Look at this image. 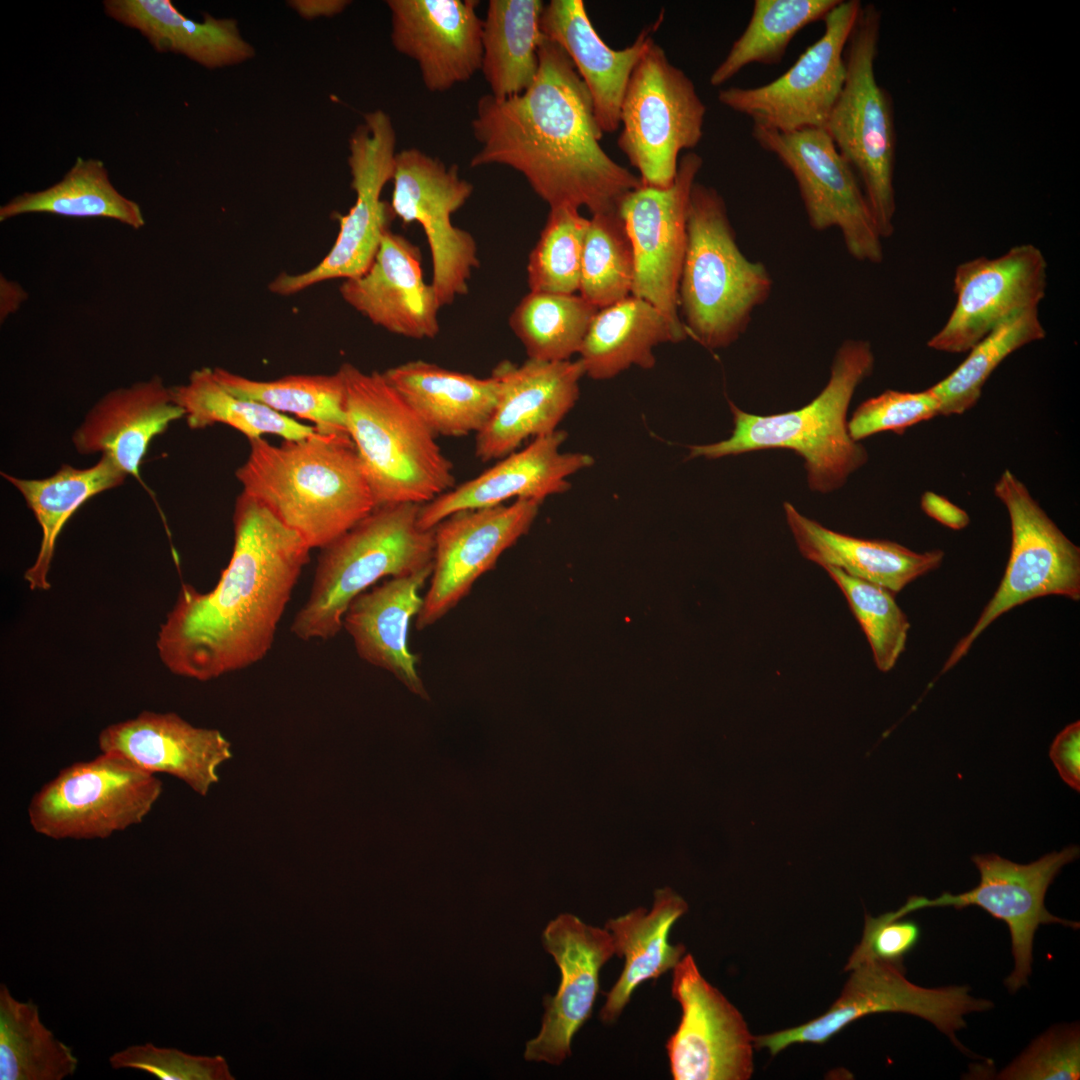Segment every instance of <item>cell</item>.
<instances>
[{"label":"cell","mask_w":1080,"mask_h":1080,"mask_svg":"<svg viewBox=\"0 0 1080 1080\" xmlns=\"http://www.w3.org/2000/svg\"><path fill=\"white\" fill-rule=\"evenodd\" d=\"M100 752L118 754L150 773H166L206 796L231 759V743L217 729L196 727L173 712L143 711L98 736Z\"/></svg>","instance_id":"26"},{"label":"cell","mask_w":1080,"mask_h":1080,"mask_svg":"<svg viewBox=\"0 0 1080 1080\" xmlns=\"http://www.w3.org/2000/svg\"><path fill=\"white\" fill-rule=\"evenodd\" d=\"M634 251L619 210L592 215L587 227L579 294L598 309L632 294Z\"/></svg>","instance_id":"45"},{"label":"cell","mask_w":1080,"mask_h":1080,"mask_svg":"<svg viewBox=\"0 0 1080 1080\" xmlns=\"http://www.w3.org/2000/svg\"><path fill=\"white\" fill-rule=\"evenodd\" d=\"M391 41L430 92L470 80L482 63L483 20L473 0H388Z\"/></svg>","instance_id":"24"},{"label":"cell","mask_w":1080,"mask_h":1080,"mask_svg":"<svg viewBox=\"0 0 1080 1080\" xmlns=\"http://www.w3.org/2000/svg\"><path fill=\"white\" fill-rule=\"evenodd\" d=\"M1046 336L1038 307L1015 313L1000 323L968 352L947 377L930 387L940 404V415H961L973 408L994 370L1016 350Z\"/></svg>","instance_id":"44"},{"label":"cell","mask_w":1080,"mask_h":1080,"mask_svg":"<svg viewBox=\"0 0 1080 1080\" xmlns=\"http://www.w3.org/2000/svg\"><path fill=\"white\" fill-rule=\"evenodd\" d=\"M28 213L110 218L136 230L145 224L139 204L113 186L104 163L82 157L77 158L56 184L44 190L25 192L3 204L0 221Z\"/></svg>","instance_id":"38"},{"label":"cell","mask_w":1080,"mask_h":1080,"mask_svg":"<svg viewBox=\"0 0 1080 1080\" xmlns=\"http://www.w3.org/2000/svg\"><path fill=\"white\" fill-rule=\"evenodd\" d=\"M540 0H490L483 20L481 72L490 95L506 99L527 90L539 69L544 39Z\"/></svg>","instance_id":"37"},{"label":"cell","mask_w":1080,"mask_h":1080,"mask_svg":"<svg viewBox=\"0 0 1080 1080\" xmlns=\"http://www.w3.org/2000/svg\"><path fill=\"white\" fill-rule=\"evenodd\" d=\"M567 433L556 430L500 459L485 470L421 506L418 525L434 529L448 516L463 510L504 504L509 499L540 504L551 495L570 489L568 478L593 465L589 454L560 451Z\"/></svg>","instance_id":"25"},{"label":"cell","mask_w":1080,"mask_h":1080,"mask_svg":"<svg viewBox=\"0 0 1080 1080\" xmlns=\"http://www.w3.org/2000/svg\"><path fill=\"white\" fill-rule=\"evenodd\" d=\"M392 181L393 215L404 224L421 225L431 254V284L441 308L450 305L468 293L472 272L480 265L474 237L451 220L474 187L456 164L447 166L418 148L396 153Z\"/></svg>","instance_id":"16"},{"label":"cell","mask_w":1080,"mask_h":1080,"mask_svg":"<svg viewBox=\"0 0 1080 1080\" xmlns=\"http://www.w3.org/2000/svg\"><path fill=\"white\" fill-rule=\"evenodd\" d=\"M752 136L793 175L812 229L837 228L855 260L883 261V239L858 177L823 128L781 133L753 126Z\"/></svg>","instance_id":"14"},{"label":"cell","mask_w":1080,"mask_h":1080,"mask_svg":"<svg viewBox=\"0 0 1080 1080\" xmlns=\"http://www.w3.org/2000/svg\"><path fill=\"white\" fill-rule=\"evenodd\" d=\"M880 29L881 12L862 4L844 51V85L823 129L858 177L886 239L895 230L896 131L891 96L875 73Z\"/></svg>","instance_id":"8"},{"label":"cell","mask_w":1080,"mask_h":1080,"mask_svg":"<svg viewBox=\"0 0 1080 1080\" xmlns=\"http://www.w3.org/2000/svg\"><path fill=\"white\" fill-rule=\"evenodd\" d=\"M589 219L570 206L550 208L527 263L530 292L575 294L579 291L584 240Z\"/></svg>","instance_id":"46"},{"label":"cell","mask_w":1080,"mask_h":1080,"mask_svg":"<svg viewBox=\"0 0 1080 1080\" xmlns=\"http://www.w3.org/2000/svg\"><path fill=\"white\" fill-rule=\"evenodd\" d=\"M1080 1075V1035L1076 1025L1052 1028L1035 1039L998 1074L1004 1080H1073Z\"/></svg>","instance_id":"49"},{"label":"cell","mask_w":1080,"mask_h":1080,"mask_svg":"<svg viewBox=\"0 0 1080 1080\" xmlns=\"http://www.w3.org/2000/svg\"><path fill=\"white\" fill-rule=\"evenodd\" d=\"M234 545L216 586L183 584L157 636L175 675L209 681L261 661L312 550L257 500H236Z\"/></svg>","instance_id":"2"},{"label":"cell","mask_w":1080,"mask_h":1080,"mask_svg":"<svg viewBox=\"0 0 1080 1080\" xmlns=\"http://www.w3.org/2000/svg\"><path fill=\"white\" fill-rule=\"evenodd\" d=\"M491 375L499 382L498 402L475 436V455L483 462L501 459L527 439L556 431L579 398L585 372L579 359H527L521 365L504 360Z\"/></svg>","instance_id":"23"},{"label":"cell","mask_w":1080,"mask_h":1080,"mask_svg":"<svg viewBox=\"0 0 1080 1080\" xmlns=\"http://www.w3.org/2000/svg\"><path fill=\"white\" fill-rule=\"evenodd\" d=\"M680 342L667 318L648 301L630 295L595 314L579 351L585 375L611 379L631 366L654 367L653 350Z\"/></svg>","instance_id":"35"},{"label":"cell","mask_w":1080,"mask_h":1080,"mask_svg":"<svg viewBox=\"0 0 1080 1080\" xmlns=\"http://www.w3.org/2000/svg\"><path fill=\"white\" fill-rule=\"evenodd\" d=\"M296 12L305 19L341 13L350 3L346 0H294L289 2Z\"/></svg>","instance_id":"54"},{"label":"cell","mask_w":1080,"mask_h":1080,"mask_svg":"<svg viewBox=\"0 0 1080 1080\" xmlns=\"http://www.w3.org/2000/svg\"><path fill=\"white\" fill-rule=\"evenodd\" d=\"M2 476L22 494L41 527L39 552L24 578L32 590H47L56 540L66 522L84 502L120 486L128 475L111 458L101 455L91 467L63 464L43 479H23L6 473Z\"/></svg>","instance_id":"36"},{"label":"cell","mask_w":1080,"mask_h":1080,"mask_svg":"<svg viewBox=\"0 0 1080 1080\" xmlns=\"http://www.w3.org/2000/svg\"><path fill=\"white\" fill-rule=\"evenodd\" d=\"M28 294L23 287L15 281L1 275L0 278V320L5 321L15 313L27 300Z\"/></svg>","instance_id":"55"},{"label":"cell","mask_w":1080,"mask_h":1080,"mask_svg":"<svg viewBox=\"0 0 1080 1080\" xmlns=\"http://www.w3.org/2000/svg\"><path fill=\"white\" fill-rule=\"evenodd\" d=\"M703 165L689 152L678 164L673 184L665 189L641 185L628 193L619 213L635 259L632 294L656 307L669 321L680 342L688 335L679 312L678 288L687 241V210L691 189Z\"/></svg>","instance_id":"18"},{"label":"cell","mask_w":1080,"mask_h":1080,"mask_svg":"<svg viewBox=\"0 0 1080 1080\" xmlns=\"http://www.w3.org/2000/svg\"><path fill=\"white\" fill-rule=\"evenodd\" d=\"M840 0H755L749 22L710 76L721 86L744 67L778 64L791 40L807 25L823 20Z\"/></svg>","instance_id":"42"},{"label":"cell","mask_w":1080,"mask_h":1080,"mask_svg":"<svg viewBox=\"0 0 1080 1080\" xmlns=\"http://www.w3.org/2000/svg\"><path fill=\"white\" fill-rule=\"evenodd\" d=\"M162 790L155 774L101 752L63 768L43 785L29 803V823L55 840L104 839L141 823Z\"/></svg>","instance_id":"10"},{"label":"cell","mask_w":1080,"mask_h":1080,"mask_svg":"<svg viewBox=\"0 0 1080 1080\" xmlns=\"http://www.w3.org/2000/svg\"><path fill=\"white\" fill-rule=\"evenodd\" d=\"M471 127L479 149L470 166L514 169L550 208L613 212L642 185L604 151L585 84L563 49L545 37L532 85L506 99L481 96Z\"/></svg>","instance_id":"1"},{"label":"cell","mask_w":1080,"mask_h":1080,"mask_svg":"<svg viewBox=\"0 0 1080 1080\" xmlns=\"http://www.w3.org/2000/svg\"><path fill=\"white\" fill-rule=\"evenodd\" d=\"M688 910L686 902L669 888L655 892L652 909L639 907L605 927L611 934L615 955L624 958V968L611 990L599 1017L612 1023L620 1016L634 991L645 981L658 979L673 970L685 953L683 944L669 943L674 923Z\"/></svg>","instance_id":"33"},{"label":"cell","mask_w":1080,"mask_h":1080,"mask_svg":"<svg viewBox=\"0 0 1080 1080\" xmlns=\"http://www.w3.org/2000/svg\"><path fill=\"white\" fill-rule=\"evenodd\" d=\"M874 366L871 343L847 339L835 352L827 384L811 402L784 413L757 415L729 401L734 423L730 437L689 446L688 457L717 459L788 449L803 459L812 491L837 490L868 460L864 446L849 435L847 412L856 389L872 375Z\"/></svg>","instance_id":"4"},{"label":"cell","mask_w":1080,"mask_h":1080,"mask_svg":"<svg viewBox=\"0 0 1080 1080\" xmlns=\"http://www.w3.org/2000/svg\"><path fill=\"white\" fill-rule=\"evenodd\" d=\"M383 375L436 436L477 434L499 398L493 375L479 378L424 360L391 367Z\"/></svg>","instance_id":"32"},{"label":"cell","mask_w":1080,"mask_h":1080,"mask_svg":"<svg viewBox=\"0 0 1080 1080\" xmlns=\"http://www.w3.org/2000/svg\"><path fill=\"white\" fill-rule=\"evenodd\" d=\"M921 507L928 516L953 530H961L970 522L966 511L934 492L922 495Z\"/></svg>","instance_id":"53"},{"label":"cell","mask_w":1080,"mask_h":1080,"mask_svg":"<svg viewBox=\"0 0 1080 1080\" xmlns=\"http://www.w3.org/2000/svg\"><path fill=\"white\" fill-rule=\"evenodd\" d=\"M1048 265L1033 244H1021L995 257L959 264L954 274L955 306L929 348L968 352L1015 313L1038 307L1045 297Z\"/></svg>","instance_id":"21"},{"label":"cell","mask_w":1080,"mask_h":1080,"mask_svg":"<svg viewBox=\"0 0 1080 1080\" xmlns=\"http://www.w3.org/2000/svg\"><path fill=\"white\" fill-rule=\"evenodd\" d=\"M184 417L171 388L158 375L105 394L87 413L72 441L83 455L108 456L141 483L140 466L151 441Z\"/></svg>","instance_id":"29"},{"label":"cell","mask_w":1080,"mask_h":1080,"mask_svg":"<svg viewBox=\"0 0 1080 1080\" xmlns=\"http://www.w3.org/2000/svg\"><path fill=\"white\" fill-rule=\"evenodd\" d=\"M395 145L396 132L390 116L382 110L365 114L364 122L349 139L348 166L355 203L339 217V232L332 248L309 270L279 274L269 283L270 292L290 296L324 281L352 279L368 270L393 215L381 194L394 176Z\"/></svg>","instance_id":"13"},{"label":"cell","mask_w":1080,"mask_h":1080,"mask_svg":"<svg viewBox=\"0 0 1080 1080\" xmlns=\"http://www.w3.org/2000/svg\"><path fill=\"white\" fill-rule=\"evenodd\" d=\"M421 506H378L321 549L309 596L291 624L298 639L334 638L358 595L384 577L404 576L432 565L434 529L419 527Z\"/></svg>","instance_id":"7"},{"label":"cell","mask_w":1080,"mask_h":1080,"mask_svg":"<svg viewBox=\"0 0 1080 1080\" xmlns=\"http://www.w3.org/2000/svg\"><path fill=\"white\" fill-rule=\"evenodd\" d=\"M431 571L432 565L366 590L351 602L343 618L358 656L393 674L424 699L428 694L417 670L418 657L408 645V633L411 619L421 609L420 590Z\"/></svg>","instance_id":"30"},{"label":"cell","mask_w":1080,"mask_h":1080,"mask_svg":"<svg viewBox=\"0 0 1080 1080\" xmlns=\"http://www.w3.org/2000/svg\"><path fill=\"white\" fill-rule=\"evenodd\" d=\"M861 7L858 0H840L823 18L821 37L785 73L761 86L722 89L718 101L764 129L823 128L844 85V51Z\"/></svg>","instance_id":"15"},{"label":"cell","mask_w":1080,"mask_h":1080,"mask_svg":"<svg viewBox=\"0 0 1080 1080\" xmlns=\"http://www.w3.org/2000/svg\"><path fill=\"white\" fill-rule=\"evenodd\" d=\"M78 1060L41 1021L38 1006L15 999L0 985V1079L62 1080Z\"/></svg>","instance_id":"40"},{"label":"cell","mask_w":1080,"mask_h":1080,"mask_svg":"<svg viewBox=\"0 0 1080 1080\" xmlns=\"http://www.w3.org/2000/svg\"><path fill=\"white\" fill-rule=\"evenodd\" d=\"M1078 856L1079 848L1075 845L1060 852L1048 853L1029 864H1018L997 854L974 855L972 861L980 873L976 887L956 895L944 892L934 899L912 896L897 911L883 916L900 919L913 911L931 907L952 906L961 909L978 906L984 909L1009 927L1015 966L1006 978L1005 985L1014 993L1028 983L1033 940L1038 927L1042 924H1060L1079 928L1078 922L1052 915L1044 904L1046 891L1056 875Z\"/></svg>","instance_id":"17"},{"label":"cell","mask_w":1080,"mask_h":1080,"mask_svg":"<svg viewBox=\"0 0 1080 1080\" xmlns=\"http://www.w3.org/2000/svg\"><path fill=\"white\" fill-rule=\"evenodd\" d=\"M342 299L371 323L411 339H432L440 332L441 306L427 283L417 245L388 230L368 270L343 280Z\"/></svg>","instance_id":"27"},{"label":"cell","mask_w":1080,"mask_h":1080,"mask_svg":"<svg viewBox=\"0 0 1080 1080\" xmlns=\"http://www.w3.org/2000/svg\"><path fill=\"white\" fill-rule=\"evenodd\" d=\"M106 14L138 30L158 52H173L215 69L247 61L255 54L231 18L208 13L198 22L186 18L170 0H105Z\"/></svg>","instance_id":"34"},{"label":"cell","mask_w":1080,"mask_h":1080,"mask_svg":"<svg viewBox=\"0 0 1080 1080\" xmlns=\"http://www.w3.org/2000/svg\"><path fill=\"white\" fill-rule=\"evenodd\" d=\"M940 415V404L930 388L919 392L886 390L863 401L848 421L856 441L881 432L902 434L907 428Z\"/></svg>","instance_id":"48"},{"label":"cell","mask_w":1080,"mask_h":1080,"mask_svg":"<svg viewBox=\"0 0 1080 1080\" xmlns=\"http://www.w3.org/2000/svg\"><path fill=\"white\" fill-rule=\"evenodd\" d=\"M671 995L682 1014L666 1050L674 1080H748L753 1036L737 1008L700 973L691 954L673 969Z\"/></svg>","instance_id":"19"},{"label":"cell","mask_w":1080,"mask_h":1080,"mask_svg":"<svg viewBox=\"0 0 1080 1080\" xmlns=\"http://www.w3.org/2000/svg\"><path fill=\"white\" fill-rule=\"evenodd\" d=\"M542 944L559 967L561 981L557 993L543 999L541 1029L526 1043L524 1058L560 1065L571 1054L573 1037L592 1014L600 971L615 950L606 928L568 913L547 924Z\"/></svg>","instance_id":"22"},{"label":"cell","mask_w":1080,"mask_h":1080,"mask_svg":"<svg viewBox=\"0 0 1080 1080\" xmlns=\"http://www.w3.org/2000/svg\"><path fill=\"white\" fill-rule=\"evenodd\" d=\"M338 370L345 384L347 431L376 507L423 505L455 487L453 464L436 435L383 373L350 363Z\"/></svg>","instance_id":"6"},{"label":"cell","mask_w":1080,"mask_h":1080,"mask_svg":"<svg viewBox=\"0 0 1080 1080\" xmlns=\"http://www.w3.org/2000/svg\"><path fill=\"white\" fill-rule=\"evenodd\" d=\"M236 470L243 493L257 500L311 548L327 546L376 504L348 434L316 432L273 445L249 440Z\"/></svg>","instance_id":"3"},{"label":"cell","mask_w":1080,"mask_h":1080,"mask_svg":"<svg viewBox=\"0 0 1080 1080\" xmlns=\"http://www.w3.org/2000/svg\"><path fill=\"white\" fill-rule=\"evenodd\" d=\"M1079 735L1080 723L1076 721L1063 729L1050 748V758L1061 778L1079 791Z\"/></svg>","instance_id":"52"},{"label":"cell","mask_w":1080,"mask_h":1080,"mask_svg":"<svg viewBox=\"0 0 1080 1080\" xmlns=\"http://www.w3.org/2000/svg\"><path fill=\"white\" fill-rule=\"evenodd\" d=\"M171 393L192 429L221 423L241 432L248 440L265 434L300 440L317 432L314 426L231 393L219 383L210 367L194 370L187 383L171 388Z\"/></svg>","instance_id":"39"},{"label":"cell","mask_w":1080,"mask_h":1080,"mask_svg":"<svg viewBox=\"0 0 1080 1080\" xmlns=\"http://www.w3.org/2000/svg\"><path fill=\"white\" fill-rule=\"evenodd\" d=\"M213 374L239 397L310 421L320 433L348 434L345 384L339 370L333 374H295L274 380L251 379L221 367L213 368Z\"/></svg>","instance_id":"41"},{"label":"cell","mask_w":1080,"mask_h":1080,"mask_svg":"<svg viewBox=\"0 0 1080 1080\" xmlns=\"http://www.w3.org/2000/svg\"><path fill=\"white\" fill-rule=\"evenodd\" d=\"M540 28L572 61L591 97L602 133L618 130L630 75L654 40L651 28L643 29L628 47L612 49L596 32L582 0H551L544 5Z\"/></svg>","instance_id":"28"},{"label":"cell","mask_w":1080,"mask_h":1080,"mask_svg":"<svg viewBox=\"0 0 1080 1080\" xmlns=\"http://www.w3.org/2000/svg\"><path fill=\"white\" fill-rule=\"evenodd\" d=\"M113 1069H136L160 1080H233L222 1056H196L152 1043L131 1045L109 1057Z\"/></svg>","instance_id":"50"},{"label":"cell","mask_w":1080,"mask_h":1080,"mask_svg":"<svg viewBox=\"0 0 1080 1080\" xmlns=\"http://www.w3.org/2000/svg\"><path fill=\"white\" fill-rule=\"evenodd\" d=\"M994 494L1009 515V560L994 596L974 627L955 646L941 673L951 669L976 638L1012 608L1047 595L1080 599V548L1058 528L1012 471L1001 473Z\"/></svg>","instance_id":"11"},{"label":"cell","mask_w":1080,"mask_h":1080,"mask_svg":"<svg viewBox=\"0 0 1080 1080\" xmlns=\"http://www.w3.org/2000/svg\"><path fill=\"white\" fill-rule=\"evenodd\" d=\"M598 310L577 293L529 291L512 311L509 326L528 359L566 361L579 353Z\"/></svg>","instance_id":"43"},{"label":"cell","mask_w":1080,"mask_h":1080,"mask_svg":"<svg viewBox=\"0 0 1080 1080\" xmlns=\"http://www.w3.org/2000/svg\"><path fill=\"white\" fill-rule=\"evenodd\" d=\"M844 594L870 644L875 665L890 671L905 650L910 623L888 589L851 576L841 569L824 567Z\"/></svg>","instance_id":"47"},{"label":"cell","mask_w":1080,"mask_h":1080,"mask_svg":"<svg viewBox=\"0 0 1080 1080\" xmlns=\"http://www.w3.org/2000/svg\"><path fill=\"white\" fill-rule=\"evenodd\" d=\"M786 522L801 555L820 566L835 567L892 593L937 569L940 549L915 552L896 542L863 539L831 530L801 514L790 502L783 503Z\"/></svg>","instance_id":"31"},{"label":"cell","mask_w":1080,"mask_h":1080,"mask_svg":"<svg viewBox=\"0 0 1080 1080\" xmlns=\"http://www.w3.org/2000/svg\"><path fill=\"white\" fill-rule=\"evenodd\" d=\"M706 110L693 81L653 40L630 75L617 139L643 186L673 184L680 152L702 139Z\"/></svg>","instance_id":"9"},{"label":"cell","mask_w":1080,"mask_h":1080,"mask_svg":"<svg viewBox=\"0 0 1080 1080\" xmlns=\"http://www.w3.org/2000/svg\"><path fill=\"white\" fill-rule=\"evenodd\" d=\"M919 937V926L913 921L866 915L861 942L844 970L848 971L868 957L902 964L903 957L916 946Z\"/></svg>","instance_id":"51"},{"label":"cell","mask_w":1080,"mask_h":1080,"mask_svg":"<svg viewBox=\"0 0 1080 1080\" xmlns=\"http://www.w3.org/2000/svg\"><path fill=\"white\" fill-rule=\"evenodd\" d=\"M687 241L678 288L680 317L693 340L709 350L736 342L754 311L770 297L766 266L740 250L723 197L695 182L687 210Z\"/></svg>","instance_id":"5"},{"label":"cell","mask_w":1080,"mask_h":1080,"mask_svg":"<svg viewBox=\"0 0 1080 1080\" xmlns=\"http://www.w3.org/2000/svg\"><path fill=\"white\" fill-rule=\"evenodd\" d=\"M539 505L516 499L509 505L463 510L434 528L430 584L416 616L418 630L434 625L470 593L474 583L529 531Z\"/></svg>","instance_id":"20"},{"label":"cell","mask_w":1080,"mask_h":1080,"mask_svg":"<svg viewBox=\"0 0 1080 1080\" xmlns=\"http://www.w3.org/2000/svg\"><path fill=\"white\" fill-rule=\"evenodd\" d=\"M841 995L821 1016L800 1026L753 1036V1046L776 1055L798 1043L824 1044L847 1025L866 1015L899 1012L923 1018L944 1033L962 1052L956 1032L966 1027L964 1016L993 1007L969 994L966 986L923 988L905 977L902 964L865 958L851 969Z\"/></svg>","instance_id":"12"}]
</instances>
